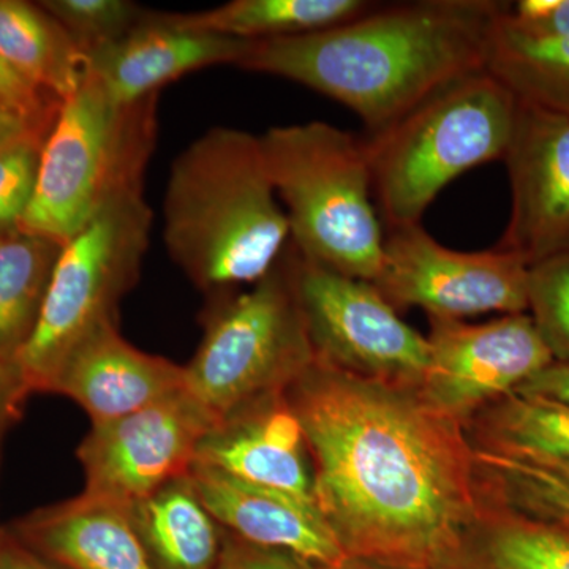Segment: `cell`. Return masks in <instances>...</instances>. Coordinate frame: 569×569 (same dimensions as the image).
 Masks as SVG:
<instances>
[{
    "label": "cell",
    "mask_w": 569,
    "mask_h": 569,
    "mask_svg": "<svg viewBox=\"0 0 569 569\" xmlns=\"http://www.w3.org/2000/svg\"><path fill=\"white\" fill-rule=\"evenodd\" d=\"M189 478L213 519L234 537L321 569H337L347 560L316 508L198 463Z\"/></svg>",
    "instance_id": "obj_17"
},
{
    "label": "cell",
    "mask_w": 569,
    "mask_h": 569,
    "mask_svg": "<svg viewBox=\"0 0 569 569\" xmlns=\"http://www.w3.org/2000/svg\"><path fill=\"white\" fill-rule=\"evenodd\" d=\"M194 463L317 509L305 432L284 391L217 422L201 441Z\"/></svg>",
    "instance_id": "obj_14"
},
{
    "label": "cell",
    "mask_w": 569,
    "mask_h": 569,
    "mask_svg": "<svg viewBox=\"0 0 569 569\" xmlns=\"http://www.w3.org/2000/svg\"><path fill=\"white\" fill-rule=\"evenodd\" d=\"M529 269L518 254L498 247L448 249L415 223L385 234L383 261L372 283L397 312L419 307L429 318L448 320L512 316L529 310Z\"/></svg>",
    "instance_id": "obj_10"
},
{
    "label": "cell",
    "mask_w": 569,
    "mask_h": 569,
    "mask_svg": "<svg viewBox=\"0 0 569 569\" xmlns=\"http://www.w3.org/2000/svg\"><path fill=\"white\" fill-rule=\"evenodd\" d=\"M28 132L29 130L26 129L21 122H18L17 119L10 118V116L3 114V112L0 111V146Z\"/></svg>",
    "instance_id": "obj_36"
},
{
    "label": "cell",
    "mask_w": 569,
    "mask_h": 569,
    "mask_svg": "<svg viewBox=\"0 0 569 569\" xmlns=\"http://www.w3.org/2000/svg\"><path fill=\"white\" fill-rule=\"evenodd\" d=\"M260 141L295 249L326 269L373 282L385 234L365 138L312 121L272 127Z\"/></svg>",
    "instance_id": "obj_4"
},
{
    "label": "cell",
    "mask_w": 569,
    "mask_h": 569,
    "mask_svg": "<svg viewBox=\"0 0 569 569\" xmlns=\"http://www.w3.org/2000/svg\"><path fill=\"white\" fill-rule=\"evenodd\" d=\"M0 56L22 78L56 99H69L89 59L40 3L0 0Z\"/></svg>",
    "instance_id": "obj_20"
},
{
    "label": "cell",
    "mask_w": 569,
    "mask_h": 569,
    "mask_svg": "<svg viewBox=\"0 0 569 569\" xmlns=\"http://www.w3.org/2000/svg\"><path fill=\"white\" fill-rule=\"evenodd\" d=\"M501 160L511 213L496 247L529 266L569 254V116L518 99Z\"/></svg>",
    "instance_id": "obj_13"
},
{
    "label": "cell",
    "mask_w": 569,
    "mask_h": 569,
    "mask_svg": "<svg viewBox=\"0 0 569 569\" xmlns=\"http://www.w3.org/2000/svg\"><path fill=\"white\" fill-rule=\"evenodd\" d=\"M505 9L507 3L493 0L377 3L336 28L250 41L238 67L346 104L372 134L441 89L486 71Z\"/></svg>",
    "instance_id": "obj_2"
},
{
    "label": "cell",
    "mask_w": 569,
    "mask_h": 569,
    "mask_svg": "<svg viewBox=\"0 0 569 569\" xmlns=\"http://www.w3.org/2000/svg\"><path fill=\"white\" fill-rule=\"evenodd\" d=\"M318 515L347 559L449 569L481 509L467 429L421 389L312 362L284 389Z\"/></svg>",
    "instance_id": "obj_1"
},
{
    "label": "cell",
    "mask_w": 569,
    "mask_h": 569,
    "mask_svg": "<svg viewBox=\"0 0 569 569\" xmlns=\"http://www.w3.org/2000/svg\"><path fill=\"white\" fill-rule=\"evenodd\" d=\"M366 0H234L197 13H163L181 28L244 41L306 36L336 28L372 10Z\"/></svg>",
    "instance_id": "obj_21"
},
{
    "label": "cell",
    "mask_w": 569,
    "mask_h": 569,
    "mask_svg": "<svg viewBox=\"0 0 569 569\" xmlns=\"http://www.w3.org/2000/svg\"><path fill=\"white\" fill-rule=\"evenodd\" d=\"M287 250V249H284ZM287 253L252 290L212 309L186 367V391L220 422L279 395L312 362Z\"/></svg>",
    "instance_id": "obj_8"
},
{
    "label": "cell",
    "mask_w": 569,
    "mask_h": 569,
    "mask_svg": "<svg viewBox=\"0 0 569 569\" xmlns=\"http://www.w3.org/2000/svg\"><path fill=\"white\" fill-rule=\"evenodd\" d=\"M0 569H63L28 548L11 530L0 531Z\"/></svg>",
    "instance_id": "obj_35"
},
{
    "label": "cell",
    "mask_w": 569,
    "mask_h": 569,
    "mask_svg": "<svg viewBox=\"0 0 569 569\" xmlns=\"http://www.w3.org/2000/svg\"><path fill=\"white\" fill-rule=\"evenodd\" d=\"M62 102L22 78L0 56V111L21 122L29 132L47 138Z\"/></svg>",
    "instance_id": "obj_30"
},
{
    "label": "cell",
    "mask_w": 569,
    "mask_h": 569,
    "mask_svg": "<svg viewBox=\"0 0 569 569\" xmlns=\"http://www.w3.org/2000/svg\"><path fill=\"white\" fill-rule=\"evenodd\" d=\"M337 569H410V568L385 567V565L369 563V561L347 559Z\"/></svg>",
    "instance_id": "obj_37"
},
{
    "label": "cell",
    "mask_w": 569,
    "mask_h": 569,
    "mask_svg": "<svg viewBox=\"0 0 569 569\" xmlns=\"http://www.w3.org/2000/svg\"><path fill=\"white\" fill-rule=\"evenodd\" d=\"M157 100L159 93L116 103L88 69L43 142L31 204L18 228L63 246L104 206L142 190L156 144Z\"/></svg>",
    "instance_id": "obj_6"
},
{
    "label": "cell",
    "mask_w": 569,
    "mask_h": 569,
    "mask_svg": "<svg viewBox=\"0 0 569 569\" xmlns=\"http://www.w3.org/2000/svg\"><path fill=\"white\" fill-rule=\"evenodd\" d=\"M516 392L569 407V362H550Z\"/></svg>",
    "instance_id": "obj_33"
},
{
    "label": "cell",
    "mask_w": 569,
    "mask_h": 569,
    "mask_svg": "<svg viewBox=\"0 0 569 569\" xmlns=\"http://www.w3.org/2000/svg\"><path fill=\"white\" fill-rule=\"evenodd\" d=\"M527 312L553 361L569 362V254L530 266Z\"/></svg>",
    "instance_id": "obj_28"
},
{
    "label": "cell",
    "mask_w": 569,
    "mask_h": 569,
    "mask_svg": "<svg viewBox=\"0 0 569 569\" xmlns=\"http://www.w3.org/2000/svg\"><path fill=\"white\" fill-rule=\"evenodd\" d=\"M39 3L69 32L88 59L93 52L123 39L140 24L146 13L127 0H44Z\"/></svg>",
    "instance_id": "obj_27"
},
{
    "label": "cell",
    "mask_w": 569,
    "mask_h": 569,
    "mask_svg": "<svg viewBox=\"0 0 569 569\" xmlns=\"http://www.w3.org/2000/svg\"><path fill=\"white\" fill-rule=\"evenodd\" d=\"M29 392L22 381L17 359L0 361V426H11L20 418Z\"/></svg>",
    "instance_id": "obj_34"
},
{
    "label": "cell",
    "mask_w": 569,
    "mask_h": 569,
    "mask_svg": "<svg viewBox=\"0 0 569 569\" xmlns=\"http://www.w3.org/2000/svg\"><path fill=\"white\" fill-rule=\"evenodd\" d=\"M429 321L430 362L422 396L466 429L481 411L553 362L529 313L481 325Z\"/></svg>",
    "instance_id": "obj_12"
},
{
    "label": "cell",
    "mask_w": 569,
    "mask_h": 569,
    "mask_svg": "<svg viewBox=\"0 0 569 569\" xmlns=\"http://www.w3.org/2000/svg\"><path fill=\"white\" fill-rule=\"evenodd\" d=\"M249 44L171 24L163 13H144L123 39L93 52L89 71L116 103L132 104L192 71L223 63L238 67Z\"/></svg>",
    "instance_id": "obj_16"
},
{
    "label": "cell",
    "mask_w": 569,
    "mask_h": 569,
    "mask_svg": "<svg viewBox=\"0 0 569 569\" xmlns=\"http://www.w3.org/2000/svg\"><path fill=\"white\" fill-rule=\"evenodd\" d=\"M518 99L488 71L441 89L365 138L373 201L387 230L421 222L438 193L503 159Z\"/></svg>",
    "instance_id": "obj_5"
},
{
    "label": "cell",
    "mask_w": 569,
    "mask_h": 569,
    "mask_svg": "<svg viewBox=\"0 0 569 569\" xmlns=\"http://www.w3.org/2000/svg\"><path fill=\"white\" fill-rule=\"evenodd\" d=\"M475 466L482 498L569 530V463L475 448Z\"/></svg>",
    "instance_id": "obj_25"
},
{
    "label": "cell",
    "mask_w": 569,
    "mask_h": 569,
    "mask_svg": "<svg viewBox=\"0 0 569 569\" xmlns=\"http://www.w3.org/2000/svg\"><path fill=\"white\" fill-rule=\"evenodd\" d=\"M284 253L316 358L369 380L421 389L430 362L427 337L376 284L313 263L291 242Z\"/></svg>",
    "instance_id": "obj_9"
},
{
    "label": "cell",
    "mask_w": 569,
    "mask_h": 569,
    "mask_svg": "<svg viewBox=\"0 0 569 569\" xmlns=\"http://www.w3.org/2000/svg\"><path fill=\"white\" fill-rule=\"evenodd\" d=\"M11 533L63 569H159L129 509L81 493L18 520Z\"/></svg>",
    "instance_id": "obj_18"
},
{
    "label": "cell",
    "mask_w": 569,
    "mask_h": 569,
    "mask_svg": "<svg viewBox=\"0 0 569 569\" xmlns=\"http://www.w3.org/2000/svg\"><path fill=\"white\" fill-rule=\"evenodd\" d=\"M216 426L187 391L114 421L92 425L78 447L81 496L132 509L163 486L187 477Z\"/></svg>",
    "instance_id": "obj_11"
},
{
    "label": "cell",
    "mask_w": 569,
    "mask_h": 569,
    "mask_svg": "<svg viewBox=\"0 0 569 569\" xmlns=\"http://www.w3.org/2000/svg\"><path fill=\"white\" fill-rule=\"evenodd\" d=\"M217 569H321L293 553L261 548L224 530L222 552Z\"/></svg>",
    "instance_id": "obj_32"
},
{
    "label": "cell",
    "mask_w": 569,
    "mask_h": 569,
    "mask_svg": "<svg viewBox=\"0 0 569 569\" xmlns=\"http://www.w3.org/2000/svg\"><path fill=\"white\" fill-rule=\"evenodd\" d=\"M152 211L142 190L104 206L62 246L31 339L18 355L29 396L51 392L70 355L103 326L140 277Z\"/></svg>",
    "instance_id": "obj_7"
},
{
    "label": "cell",
    "mask_w": 569,
    "mask_h": 569,
    "mask_svg": "<svg viewBox=\"0 0 569 569\" xmlns=\"http://www.w3.org/2000/svg\"><path fill=\"white\" fill-rule=\"evenodd\" d=\"M507 10L508 3L493 29L486 71L516 99L569 116V39L522 31Z\"/></svg>",
    "instance_id": "obj_23"
},
{
    "label": "cell",
    "mask_w": 569,
    "mask_h": 569,
    "mask_svg": "<svg viewBox=\"0 0 569 569\" xmlns=\"http://www.w3.org/2000/svg\"><path fill=\"white\" fill-rule=\"evenodd\" d=\"M130 518L159 569H217L224 529L213 519L189 475L144 498Z\"/></svg>",
    "instance_id": "obj_19"
},
{
    "label": "cell",
    "mask_w": 569,
    "mask_h": 569,
    "mask_svg": "<svg viewBox=\"0 0 569 569\" xmlns=\"http://www.w3.org/2000/svg\"><path fill=\"white\" fill-rule=\"evenodd\" d=\"M44 140L28 132L0 146V233L17 228L31 204Z\"/></svg>",
    "instance_id": "obj_29"
},
{
    "label": "cell",
    "mask_w": 569,
    "mask_h": 569,
    "mask_svg": "<svg viewBox=\"0 0 569 569\" xmlns=\"http://www.w3.org/2000/svg\"><path fill=\"white\" fill-rule=\"evenodd\" d=\"M511 24L535 36L569 39V0H520L508 3Z\"/></svg>",
    "instance_id": "obj_31"
},
{
    "label": "cell",
    "mask_w": 569,
    "mask_h": 569,
    "mask_svg": "<svg viewBox=\"0 0 569 569\" xmlns=\"http://www.w3.org/2000/svg\"><path fill=\"white\" fill-rule=\"evenodd\" d=\"M182 391L186 367L141 351L118 325H108L70 355L51 392L77 402L92 425H103Z\"/></svg>",
    "instance_id": "obj_15"
},
{
    "label": "cell",
    "mask_w": 569,
    "mask_h": 569,
    "mask_svg": "<svg viewBox=\"0 0 569 569\" xmlns=\"http://www.w3.org/2000/svg\"><path fill=\"white\" fill-rule=\"evenodd\" d=\"M0 531H2V529H0Z\"/></svg>",
    "instance_id": "obj_39"
},
{
    "label": "cell",
    "mask_w": 569,
    "mask_h": 569,
    "mask_svg": "<svg viewBox=\"0 0 569 569\" xmlns=\"http://www.w3.org/2000/svg\"><path fill=\"white\" fill-rule=\"evenodd\" d=\"M61 250L18 227L0 233V361L17 359L31 339Z\"/></svg>",
    "instance_id": "obj_24"
},
{
    "label": "cell",
    "mask_w": 569,
    "mask_h": 569,
    "mask_svg": "<svg viewBox=\"0 0 569 569\" xmlns=\"http://www.w3.org/2000/svg\"><path fill=\"white\" fill-rule=\"evenodd\" d=\"M449 569H569V530L482 498Z\"/></svg>",
    "instance_id": "obj_22"
},
{
    "label": "cell",
    "mask_w": 569,
    "mask_h": 569,
    "mask_svg": "<svg viewBox=\"0 0 569 569\" xmlns=\"http://www.w3.org/2000/svg\"><path fill=\"white\" fill-rule=\"evenodd\" d=\"M477 449L523 452L569 463V407L512 392L467 427Z\"/></svg>",
    "instance_id": "obj_26"
},
{
    "label": "cell",
    "mask_w": 569,
    "mask_h": 569,
    "mask_svg": "<svg viewBox=\"0 0 569 569\" xmlns=\"http://www.w3.org/2000/svg\"><path fill=\"white\" fill-rule=\"evenodd\" d=\"M10 427L11 426H0V445H2L3 436H6V432Z\"/></svg>",
    "instance_id": "obj_38"
},
{
    "label": "cell",
    "mask_w": 569,
    "mask_h": 569,
    "mask_svg": "<svg viewBox=\"0 0 569 569\" xmlns=\"http://www.w3.org/2000/svg\"><path fill=\"white\" fill-rule=\"evenodd\" d=\"M163 239L200 290L253 284L290 244V223L269 176L260 137L216 127L171 167Z\"/></svg>",
    "instance_id": "obj_3"
}]
</instances>
